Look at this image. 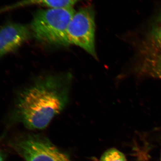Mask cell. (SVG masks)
<instances>
[{"mask_svg":"<svg viewBox=\"0 0 161 161\" xmlns=\"http://www.w3.org/2000/svg\"><path fill=\"white\" fill-rule=\"evenodd\" d=\"M71 80L69 74L47 75L22 92L16 112L25 126L31 130L47 127L67 103Z\"/></svg>","mask_w":161,"mask_h":161,"instance_id":"obj_1","label":"cell"},{"mask_svg":"<svg viewBox=\"0 0 161 161\" xmlns=\"http://www.w3.org/2000/svg\"><path fill=\"white\" fill-rule=\"evenodd\" d=\"M76 11L73 7L49 8L36 12L31 24L32 35L39 42L53 46L69 45L67 31Z\"/></svg>","mask_w":161,"mask_h":161,"instance_id":"obj_2","label":"cell"},{"mask_svg":"<svg viewBox=\"0 0 161 161\" xmlns=\"http://www.w3.org/2000/svg\"><path fill=\"white\" fill-rule=\"evenodd\" d=\"M95 15L92 7H82L75 12L67 31L69 44L80 47L97 58L95 47Z\"/></svg>","mask_w":161,"mask_h":161,"instance_id":"obj_3","label":"cell"},{"mask_svg":"<svg viewBox=\"0 0 161 161\" xmlns=\"http://www.w3.org/2000/svg\"><path fill=\"white\" fill-rule=\"evenodd\" d=\"M14 147L26 161H71L48 140L40 136H29L19 141Z\"/></svg>","mask_w":161,"mask_h":161,"instance_id":"obj_4","label":"cell"},{"mask_svg":"<svg viewBox=\"0 0 161 161\" xmlns=\"http://www.w3.org/2000/svg\"><path fill=\"white\" fill-rule=\"evenodd\" d=\"M31 34L30 28L23 24L10 23L3 26L0 29V57L17 49Z\"/></svg>","mask_w":161,"mask_h":161,"instance_id":"obj_5","label":"cell"},{"mask_svg":"<svg viewBox=\"0 0 161 161\" xmlns=\"http://www.w3.org/2000/svg\"><path fill=\"white\" fill-rule=\"evenodd\" d=\"M138 48L140 55L161 53V11L139 43Z\"/></svg>","mask_w":161,"mask_h":161,"instance_id":"obj_6","label":"cell"},{"mask_svg":"<svg viewBox=\"0 0 161 161\" xmlns=\"http://www.w3.org/2000/svg\"><path fill=\"white\" fill-rule=\"evenodd\" d=\"M134 70L139 76L161 79V53L140 55Z\"/></svg>","mask_w":161,"mask_h":161,"instance_id":"obj_7","label":"cell"},{"mask_svg":"<svg viewBox=\"0 0 161 161\" xmlns=\"http://www.w3.org/2000/svg\"><path fill=\"white\" fill-rule=\"evenodd\" d=\"M81 0H23L18 3L0 9V12L11 10L19 7L30 6H46L49 8H64L73 7Z\"/></svg>","mask_w":161,"mask_h":161,"instance_id":"obj_8","label":"cell"},{"mask_svg":"<svg viewBox=\"0 0 161 161\" xmlns=\"http://www.w3.org/2000/svg\"><path fill=\"white\" fill-rule=\"evenodd\" d=\"M100 161H126V159L122 153L115 148H112L104 153Z\"/></svg>","mask_w":161,"mask_h":161,"instance_id":"obj_9","label":"cell"},{"mask_svg":"<svg viewBox=\"0 0 161 161\" xmlns=\"http://www.w3.org/2000/svg\"><path fill=\"white\" fill-rule=\"evenodd\" d=\"M0 161H3V156L1 153H0Z\"/></svg>","mask_w":161,"mask_h":161,"instance_id":"obj_10","label":"cell"},{"mask_svg":"<svg viewBox=\"0 0 161 161\" xmlns=\"http://www.w3.org/2000/svg\"></svg>","mask_w":161,"mask_h":161,"instance_id":"obj_11","label":"cell"}]
</instances>
